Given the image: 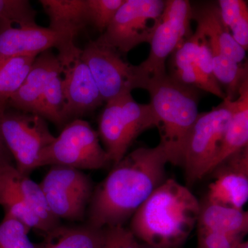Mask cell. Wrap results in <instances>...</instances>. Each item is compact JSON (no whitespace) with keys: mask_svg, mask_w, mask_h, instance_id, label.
I'll list each match as a JSON object with an SVG mask.
<instances>
[{"mask_svg":"<svg viewBox=\"0 0 248 248\" xmlns=\"http://www.w3.org/2000/svg\"><path fill=\"white\" fill-rule=\"evenodd\" d=\"M168 163L167 152L161 143L125 155L93 190L88 225L99 229L124 226L166 181Z\"/></svg>","mask_w":248,"mask_h":248,"instance_id":"6da1fadb","label":"cell"},{"mask_svg":"<svg viewBox=\"0 0 248 248\" xmlns=\"http://www.w3.org/2000/svg\"><path fill=\"white\" fill-rule=\"evenodd\" d=\"M200 208L187 187L166 179L134 214L130 231L147 246L177 248L195 228Z\"/></svg>","mask_w":248,"mask_h":248,"instance_id":"7a4b0ae2","label":"cell"},{"mask_svg":"<svg viewBox=\"0 0 248 248\" xmlns=\"http://www.w3.org/2000/svg\"><path fill=\"white\" fill-rule=\"evenodd\" d=\"M150 105L158 122L161 141L169 163L182 166L183 155L191 129L198 117V90L177 82L169 74L147 86Z\"/></svg>","mask_w":248,"mask_h":248,"instance_id":"3957f363","label":"cell"},{"mask_svg":"<svg viewBox=\"0 0 248 248\" xmlns=\"http://www.w3.org/2000/svg\"><path fill=\"white\" fill-rule=\"evenodd\" d=\"M158 126L151 105L139 104L128 93L107 102L99 117L97 133L110 162L115 164L142 133Z\"/></svg>","mask_w":248,"mask_h":248,"instance_id":"277c9868","label":"cell"},{"mask_svg":"<svg viewBox=\"0 0 248 248\" xmlns=\"http://www.w3.org/2000/svg\"><path fill=\"white\" fill-rule=\"evenodd\" d=\"M233 102L224 99L208 112L199 114L186 141L182 166L186 182L195 184L208 174L231 122Z\"/></svg>","mask_w":248,"mask_h":248,"instance_id":"5b68a950","label":"cell"},{"mask_svg":"<svg viewBox=\"0 0 248 248\" xmlns=\"http://www.w3.org/2000/svg\"><path fill=\"white\" fill-rule=\"evenodd\" d=\"M110 163L97 132L89 122L77 119L64 125L55 141L42 151L38 168L60 166L80 170H98Z\"/></svg>","mask_w":248,"mask_h":248,"instance_id":"8992f818","label":"cell"},{"mask_svg":"<svg viewBox=\"0 0 248 248\" xmlns=\"http://www.w3.org/2000/svg\"><path fill=\"white\" fill-rule=\"evenodd\" d=\"M165 6L162 0H125L96 42L125 54L150 43Z\"/></svg>","mask_w":248,"mask_h":248,"instance_id":"52a82bcc","label":"cell"},{"mask_svg":"<svg viewBox=\"0 0 248 248\" xmlns=\"http://www.w3.org/2000/svg\"><path fill=\"white\" fill-rule=\"evenodd\" d=\"M1 132L6 148L16 162V169L25 175L38 169L42 151L55 141L46 120L24 111H5Z\"/></svg>","mask_w":248,"mask_h":248,"instance_id":"ba28073f","label":"cell"},{"mask_svg":"<svg viewBox=\"0 0 248 248\" xmlns=\"http://www.w3.org/2000/svg\"><path fill=\"white\" fill-rule=\"evenodd\" d=\"M165 2L164 13L149 43V55L138 65L146 84L145 90L151 81L167 74L166 60L183 40L192 35L190 1L169 0Z\"/></svg>","mask_w":248,"mask_h":248,"instance_id":"9c48e42d","label":"cell"},{"mask_svg":"<svg viewBox=\"0 0 248 248\" xmlns=\"http://www.w3.org/2000/svg\"><path fill=\"white\" fill-rule=\"evenodd\" d=\"M81 56L89 67L104 102L131 93L135 89H145V81L138 66L124 61L115 49L91 41L81 50Z\"/></svg>","mask_w":248,"mask_h":248,"instance_id":"30bf717a","label":"cell"},{"mask_svg":"<svg viewBox=\"0 0 248 248\" xmlns=\"http://www.w3.org/2000/svg\"><path fill=\"white\" fill-rule=\"evenodd\" d=\"M40 185L54 216L60 220H83L93 193L89 176L80 170L52 166Z\"/></svg>","mask_w":248,"mask_h":248,"instance_id":"8fae6325","label":"cell"},{"mask_svg":"<svg viewBox=\"0 0 248 248\" xmlns=\"http://www.w3.org/2000/svg\"><path fill=\"white\" fill-rule=\"evenodd\" d=\"M81 54V49L72 43L59 50L57 55L62 65L63 117L66 125L93 112L104 102Z\"/></svg>","mask_w":248,"mask_h":248,"instance_id":"7c38bea8","label":"cell"},{"mask_svg":"<svg viewBox=\"0 0 248 248\" xmlns=\"http://www.w3.org/2000/svg\"><path fill=\"white\" fill-rule=\"evenodd\" d=\"M169 76L180 84L226 99V94L213 73L208 41L196 31L182 41L170 55Z\"/></svg>","mask_w":248,"mask_h":248,"instance_id":"4fadbf2b","label":"cell"},{"mask_svg":"<svg viewBox=\"0 0 248 248\" xmlns=\"http://www.w3.org/2000/svg\"><path fill=\"white\" fill-rule=\"evenodd\" d=\"M74 37L40 27H14L0 24V64L15 57L37 56L50 48L58 50L74 43Z\"/></svg>","mask_w":248,"mask_h":248,"instance_id":"5bb4252c","label":"cell"},{"mask_svg":"<svg viewBox=\"0 0 248 248\" xmlns=\"http://www.w3.org/2000/svg\"><path fill=\"white\" fill-rule=\"evenodd\" d=\"M209 174L215 180L209 185L207 200L244 208L248 200V146L227 158Z\"/></svg>","mask_w":248,"mask_h":248,"instance_id":"9a60e30c","label":"cell"},{"mask_svg":"<svg viewBox=\"0 0 248 248\" xmlns=\"http://www.w3.org/2000/svg\"><path fill=\"white\" fill-rule=\"evenodd\" d=\"M60 72L61 63L50 49L37 55L22 86L8 101L9 107L39 115L50 81Z\"/></svg>","mask_w":248,"mask_h":248,"instance_id":"2e32d148","label":"cell"},{"mask_svg":"<svg viewBox=\"0 0 248 248\" xmlns=\"http://www.w3.org/2000/svg\"><path fill=\"white\" fill-rule=\"evenodd\" d=\"M191 19L197 23V30L208 41L211 55L223 53L242 63L246 51L236 43L223 22L217 1L190 3Z\"/></svg>","mask_w":248,"mask_h":248,"instance_id":"e0dca14e","label":"cell"},{"mask_svg":"<svg viewBox=\"0 0 248 248\" xmlns=\"http://www.w3.org/2000/svg\"><path fill=\"white\" fill-rule=\"evenodd\" d=\"M248 146V79H246L240 88L239 96L233 101L231 122L207 175L227 158Z\"/></svg>","mask_w":248,"mask_h":248,"instance_id":"ac0fdd59","label":"cell"},{"mask_svg":"<svg viewBox=\"0 0 248 248\" xmlns=\"http://www.w3.org/2000/svg\"><path fill=\"white\" fill-rule=\"evenodd\" d=\"M197 224L198 229L244 238L248 231V213L205 199L200 203Z\"/></svg>","mask_w":248,"mask_h":248,"instance_id":"d6986e66","label":"cell"},{"mask_svg":"<svg viewBox=\"0 0 248 248\" xmlns=\"http://www.w3.org/2000/svg\"><path fill=\"white\" fill-rule=\"evenodd\" d=\"M49 18V29L76 38L87 24L86 0H40Z\"/></svg>","mask_w":248,"mask_h":248,"instance_id":"ffe728a7","label":"cell"},{"mask_svg":"<svg viewBox=\"0 0 248 248\" xmlns=\"http://www.w3.org/2000/svg\"><path fill=\"white\" fill-rule=\"evenodd\" d=\"M45 241L36 248H101L104 228L86 225L80 227L58 228L46 234Z\"/></svg>","mask_w":248,"mask_h":248,"instance_id":"44dd1931","label":"cell"},{"mask_svg":"<svg viewBox=\"0 0 248 248\" xmlns=\"http://www.w3.org/2000/svg\"><path fill=\"white\" fill-rule=\"evenodd\" d=\"M0 161V205L4 208L5 215L17 218L29 230L35 229L48 233L43 222L25 203L19 193L6 179Z\"/></svg>","mask_w":248,"mask_h":248,"instance_id":"7402d4cb","label":"cell"},{"mask_svg":"<svg viewBox=\"0 0 248 248\" xmlns=\"http://www.w3.org/2000/svg\"><path fill=\"white\" fill-rule=\"evenodd\" d=\"M37 56L15 57L0 64V102H8L29 74Z\"/></svg>","mask_w":248,"mask_h":248,"instance_id":"603a6c76","label":"cell"},{"mask_svg":"<svg viewBox=\"0 0 248 248\" xmlns=\"http://www.w3.org/2000/svg\"><path fill=\"white\" fill-rule=\"evenodd\" d=\"M223 22L234 40L246 51L248 48V8L243 0L217 1Z\"/></svg>","mask_w":248,"mask_h":248,"instance_id":"cb8c5ba5","label":"cell"},{"mask_svg":"<svg viewBox=\"0 0 248 248\" xmlns=\"http://www.w3.org/2000/svg\"><path fill=\"white\" fill-rule=\"evenodd\" d=\"M37 11L28 0H0V24L18 27L37 25Z\"/></svg>","mask_w":248,"mask_h":248,"instance_id":"d4e9b609","label":"cell"},{"mask_svg":"<svg viewBox=\"0 0 248 248\" xmlns=\"http://www.w3.org/2000/svg\"><path fill=\"white\" fill-rule=\"evenodd\" d=\"M29 231L22 222L5 215L0 223V248H36L28 236Z\"/></svg>","mask_w":248,"mask_h":248,"instance_id":"484cf974","label":"cell"},{"mask_svg":"<svg viewBox=\"0 0 248 248\" xmlns=\"http://www.w3.org/2000/svg\"><path fill=\"white\" fill-rule=\"evenodd\" d=\"M125 0H86L89 24L104 32Z\"/></svg>","mask_w":248,"mask_h":248,"instance_id":"4316f807","label":"cell"},{"mask_svg":"<svg viewBox=\"0 0 248 248\" xmlns=\"http://www.w3.org/2000/svg\"><path fill=\"white\" fill-rule=\"evenodd\" d=\"M130 229L124 226L104 228V240L101 248H141Z\"/></svg>","mask_w":248,"mask_h":248,"instance_id":"83f0119b","label":"cell"},{"mask_svg":"<svg viewBox=\"0 0 248 248\" xmlns=\"http://www.w3.org/2000/svg\"><path fill=\"white\" fill-rule=\"evenodd\" d=\"M242 241L243 238L239 236L198 229L197 248H236Z\"/></svg>","mask_w":248,"mask_h":248,"instance_id":"f1b7e54d","label":"cell"},{"mask_svg":"<svg viewBox=\"0 0 248 248\" xmlns=\"http://www.w3.org/2000/svg\"><path fill=\"white\" fill-rule=\"evenodd\" d=\"M9 107L8 102H0V161H9L12 162V156L10 154L9 150L5 145L1 132V122L5 111Z\"/></svg>","mask_w":248,"mask_h":248,"instance_id":"f546056e","label":"cell"},{"mask_svg":"<svg viewBox=\"0 0 248 248\" xmlns=\"http://www.w3.org/2000/svg\"><path fill=\"white\" fill-rule=\"evenodd\" d=\"M236 248H248V241H241L239 244H238Z\"/></svg>","mask_w":248,"mask_h":248,"instance_id":"4dcf8cb0","label":"cell"},{"mask_svg":"<svg viewBox=\"0 0 248 248\" xmlns=\"http://www.w3.org/2000/svg\"><path fill=\"white\" fill-rule=\"evenodd\" d=\"M141 248H153V247H150V246H141Z\"/></svg>","mask_w":248,"mask_h":248,"instance_id":"1f68e13d","label":"cell"}]
</instances>
